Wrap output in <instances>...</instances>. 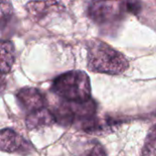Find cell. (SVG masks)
I'll use <instances>...</instances> for the list:
<instances>
[{
    "label": "cell",
    "mask_w": 156,
    "mask_h": 156,
    "mask_svg": "<svg viewBox=\"0 0 156 156\" xmlns=\"http://www.w3.org/2000/svg\"><path fill=\"white\" fill-rule=\"evenodd\" d=\"M88 68L96 73L121 75L129 68V61L107 43L92 39L88 43Z\"/></svg>",
    "instance_id": "6da1fadb"
},
{
    "label": "cell",
    "mask_w": 156,
    "mask_h": 156,
    "mask_svg": "<svg viewBox=\"0 0 156 156\" xmlns=\"http://www.w3.org/2000/svg\"><path fill=\"white\" fill-rule=\"evenodd\" d=\"M141 10L139 0H94L88 6L89 17L98 26L107 27L121 23L129 14Z\"/></svg>",
    "instance_id": "7a4b0ae2"
},
{
    "label": "cell",
    "mask_w": 156,
    "mask_h": 156,
    "mask_svg": "<svg viewBox=\"0 0 156 156\" xmlns=\"http://www.w3.org/2000/svg\"><path fill=\"white\" fill-rule=\"evenodd\" d=\"M51 91L66 101H86L90 100V80L82 70L68 71L53 80Z\"/></svg>",
    "instance_id": "3957f363"
},
{
    "label": "cell",
    "mask_w": 156,
    "mask_h": 156,
    "mask_svg": "<svg viewBox=\"0 0 156 156\" xmlns=\"http://www.w3.org/2000/svg\"><path fill=\"white\" fill-rule=\"evenodd\" d=\"M96 113V104L90 99L86 101H66L61 102L55 110L57 122L63 126L71 125L75 121L83 122L94 116Z\"/></svg>",
    "instance_id": "277c9868"
},
{
    "label": "cell",
    "mask_w": 156,
    "mask_h": 156,
    "mask_svg": "<svg viewBox=\"0 0 156 156\" xmlns=\"http://www.w3.org/2000/svg\"><path fill=\"white\" fill-rule=\"evenodd\" d=\"M0 149L3 152L26 154H29L32 145L21 135L11 129H3L0 133Z\"/></svg>",
    "instance_id": "5b68a950"
},
{
    "label": "cell",
    "mask_w": 156,
    "mask_h": 156,
    "mask_svg": "<svg viewBox=\"0 0 156 156\" xmlns=\"http://www.w3.org/2000/svg\"><path fill=\"white\" fill-rule=\"evenodd\" d=\"M16 101L23 111L27 113L46 107L44 95L35 88H23L16 93Z\"/></svg>",
    "instance_id": "8992f818"
},
{
    "label": "cell",
    "mask_w": 156,
    "mask_h": 156,
    "mask_svg": "<svg viewBox=\"0 0 156 156\" xmlns=\"http://www.w3.org/2000/svg\"><path fill=\"white\" fill-rule=\"evenodd\" d=\"M27 9L28 14H30L33 18L39 21L44 19L48 15L61 10V5L55 0L32 1L27 5Z\"/></svg>",
    "instance_id": "52a82bcc"
},
{
    "label": "cell",
    "mask_w": 156,
    "mask_h": 156,
    "mask_svg": "<svg viewBox=\"0 0 156 156\" xmlns=\"http://www.w3.org/2000/svg\"><path fill=\"white\" fill-rule=\"evenodd\" d=\"M55 122H57L55 115L53 114V112H49L46 108H42L40 110L28 113L26 119L27 127L30 130L45 126H50Z\"/></svg>",
    "instance_id": "ba28073f"
},
{
    "label": "cell",
    "mask_w": 156,
    "mask_h": 156,
    "mask_svg": "<svg viewBox=\"0 0 156 156\" xmlns=\"http://www.w3.org/2000/svg\"><path fill=\"white\" fill-rule=\"evenodd\" d=\"M15 48L11 41L2 40L1 42V64L0 69L2 75L8 73L15 62Z\"/></svg>",
    "instance_id": "9c48e42d"
},
{
    "label": "cell",
    "mask_w": 156,
    "mask_h": 156,
    "mask_svg": "<svg viewBox=\"0 0 156 156\" xmlns=\"http://www.w3.org/2000/svg\"><path fill=\"white\" fill-rule=\"evenodd\" d=\"M142 154H146V155L156 154V124L150 129L145 138Z\"/></svg>",
    "instance_id": "30bf717a"
},
{
    "label": "cell",
    "mask_w": 156,
    "mask_h": 156,
    "mask_svg": "<svg viewBox=\"0 0 156 156\" xmlns=\"http://www.w3.org/2000/svg\"><path fill=\"white\" fill-rule=\"evenodd\" d=\"M13 16V7L9 0H1V27L2 29Z\"/></svg>",
    "instance_id": "8fae6325"
}]
</instances>
